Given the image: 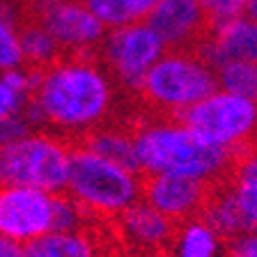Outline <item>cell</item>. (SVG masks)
I'll list each match as a JSON object with an SVG mask.
<instances>
[{
    "label": "cell",
    "mask_w": 257,
    "mask_h": 257,
    "mask_svg": "<svg viewBox=\"0 0 257 257\" xmlns=\"http://www.w3.org/2000/svg\"><path fill=\"white\" fill-rule=\"evenodd\" d=\"M115 108V80L94 55H62L37 71L26 117L32 128L83 140L108 124Z\"/></svg>",
    "instance_id": "obj_1"
},
{
    "label": "cell",
    "mask_w": 257,
    "mask_h": 257,
    "mask_svg": "<svg viewBox=\"0 0 257 257\" xmlns=\"http://www.w3.org/2000/svg\"><path fill=\"white\" fill-rule=\"evenodd\" d=\"M131 131L140 175H182L209 186L230 179L234 154L204 143L182 117L147 119Z\"/></svg>",
    "instance_id": "obj_2"
},
{
    "label": "cell",
    "mask_w": 257,
    "mask_h": 257,
    "mask_svg": "<svg viewBox=\"0 0 257 257\" xmlns=\"http://www.w3.org/2000/svg\"><path fill=\"white\" fill-rule=\"evenodd\" d=\"M64 193L80 207L90 223L110 225L143 195V175L74 143Z\"/></svg>",
    "instance_id": "obj_3"
},
{
    "label": "cell",
    "mask_w": 257,
    "mask_h": 257,
    "mask_svg": "<svg viewBox=\"0 0 257 257\" xmlns=\"http://www.w3.org/2000/svg\"><path fill=\"white\" fill-rule=\"evenodd\" d=\"M218 87L216 69L198 48H168L138 85V96L166 117H182Z\"/></svg>",
    "instance_id": "obj_4"
},
{
    "label": "cell",
    "mask_w": 257,
    "mask_h": 257,
    "mask_svg": "<svg viewBox=\"0 0 257 257\" xmlns=\"http://www.w3.org/2000/svg\"><path fill=\"white\" fill-rule=\"evenodd\" d=\"M74 143L46 128H30L0 145V186L64 191Z\"/></svg>",
    "instance_id": "obj_5"
},
{
    "label": "cell",
    "mask_w": 257,
    "mask_h": 257,
    "mask_svg": "<svg viewBox=\"0 0 257 257\" xmlns=\"http://www.w3.org/2000/svg\"><path fill=\"white\" fill-rule=\"evenodd\" d=\"M182 122L204 143L234 156L257 143V101L220 87L188 108Z\"/></svg>",
    "instance_id": "obj_6"
},
{
    "label": "cell",
    "mask_w": 257,
    "mask_h": 257,
    "mask_svg": "<svg viewBox=\"0 0 257 257\" xmlns=\"http://www.w3.org/2000/svg\"><path fill=\"white\" fill-rule=\"evenodd\" d=\"M96 51H99V62L110 74L115 85L136 92L145 74L168 48L159 39V35L143 21L106 30Z\"/></svg>",
    "instance_id": "obj_7"
},
{
    "label": "cell",
    "mask_w": 257,
    "mask_h": 257,
    "mask_svg": "<svg viewBox=\"0 0 257 257\" xmlns=\"http://www.w3.org/2000/svg\"><path fill=\"white\" fill-rule=\"evenodd\" d=\"M26 16L46 28L62 55H94L106 28L80 0H23Z\"/></svg>",
    "instance_id": "obj_8"
},
{
    "label": "cell",
    "mask_w": 257,
    "mask_h": 257,
    "mask_svg": "<svg viewBox=\"0 0 257 257\" xmlns=\"http://www.w3.org/2000/svg\"><path fill=\"white\" fill-rule=\"evenodd\" d=\"M55 193L30 186H0V234L21 246L53 230Z\"/></svg>",
    "instance_id": "obj_9"
},
{
    "label": "cell",
    "mask_w": 257,
    "mask_h": 257,
    "mask_svg": "<svg viewBox=\"0 0 257 257\" xmlns=\"http://www.w3.org/2000/svg\"><path fill=\"white\" fill-rule=\"evenodd\" d=\"M177 225L145 200L119 214L110 223V234L124 252L138 257H161L175 234Z\"/></svg>",
    "instance_id": "obj_10"
},
{
    "label": "cell",
    "mask_w": 257,
    "mask_h": 257,
    "mask_svg": "<svg viewBox=\"0 0 257 257\" xmlns=\"http://www.w3.org/2000/svg\"><path fill=\"white\" fill-rule=\"evenodd\" d=\"M211 188L214 186L182 175H143L140 200L179 225L202 214Z\"/></svg>",
    "instance_id": "obj_11"
},
{
    "label": "cell",
    "mask_w": 257,
    "mask_h": 257,
    "mask_svg": "<svg viewBox=\"0 0 257 257\" xmlns=\"http://www.w3.org/2000/svg\"><path fill=\"white\" fill-rule=\"evenodd\" d=\"M145 23L166 48H198L209 32V21L198 0H156Z\"/></svg>",
    "instance_id": "obj_12"
},
{
    "label": "cell",
    "mask_w": 257,
    "mask_h": 257,
    "mask_svg": "<svg viewBox=\"0 0 257 257\" xmlns=\"http://www.w3.org/2000/svg\"><path fill=\"white\" fill-rule=\"evenodd\" d=\"M198 51L214 69L234 60L257 62V21L243 14L239 19L211 26L198 44Z\"/></svg>",
    "instance_id": "obj_13"
},
{
    "label": "cell",
    "mask_w": 257,
    "mask_h": 257,
    "mask_svg": "<svg viewBox=\"0 0 257 257\" xmlns=\"http://www.w3.org/2000/svg\"><path fill=\"white\" fill-rule=\"evenodd\" d=\"M108 250L99 232L85 225L78 230H48L23 246V257H101Z\"/></svg>",
    "instance_id": "obj_14"
},
{
    "label": "cell",
    "mask_w": 257,
    "mask_h": 257,
    "mask_svg": "<svg viewBox=\"0 0 257 257\" xmlns=\"http://www.w3.org/2000/svg\"><path fill=\"white\" fill-rule=\"evenodd\" d=\"M161 257H225V239L202 216H195L177 225Z\"/></svg>",
    "instance_id": "obj_15"
},
{
    "label": "cell",
    "mask_w": 257,
    "mask_h": 257,
    "mask_svg": "<svg viewBox=\"0 0 257 257\" xmlns=\"http://www.w3.org/2000/svg\"><path fill=\"white\" fill-rule=\"evenodd\" d=\"M202 216L225 241L232 239L234 234L248 230L246 223H243V216H241L239 202H236V195L232 191L230 182H223L218 186L211 188L207 198V204L202 209Z\"/></svg>",
    "instance_id": "obj_16"
},
{
    "label": "cell",
    "mask_w": 257,
    "mask_h": 257,
    "mask_svg": "<svg viewBox=\"0 0 257 257\" xmlns=\"http://www.w3.org/2000/svg\"><path fill=\"white\" fill-rule=\"evenodd\" d=\"M26 19V3L0 0V71L23 67L21 23Z\"/></svg>",
    "instance_id": "obj_17"
},
{
    "label": "cell",
    "mask_w": 257,
    "mask_h": 257,
    "mask_svg": "<svg viewBox=\"0 0 257 257\" xmlns=\"http://www.w3.org/2000/svg\"><path fill=\"white\" fill-rule=\"evenodd\" d=\"M78 143H83L87 150H92L94 154L103 156V159H110L126 168H136L134 131H128V128L103 124V126L94 128L92 134H87L83 140H78Z\"/></svg>",
    "instance_id": "obj_18"
},
{
    "label": "cell",
    "mask_w": 257,
    "mask_h": 257,
    "mask_svg": "<svg viewBox=\"0 0 257 257\" xmlns=\"http://www.w3.org/2000/svg\"><path fill=\"white\" fill-rule=\"evenodd\" d=\"M106 30L143 23L156 0H80Z\"/></svg>",
    "instance_id": "obj_19"
},
{
    "label": "cell",
    "mask_w": 257,
    "mask_h": 257,
    "mask_svg": "<svg viewBox=\"0 0 257 257\" xmlns=\"http://www.w3.org/2000/svg\"><path fill=\"white\" fill-rule=\"evenodd\" d=\"M21 51L26 67L35 71L44 69L48 64H53L58 58H62V51L53 39V35L39 21L28 19V16L21 23Z\"/></svg>",
    "instance_id": "obj_20"
},
{
    "label": "cell",
    "mask_w": 257,
    "mask_h": 257,
    "mask_svg": "<svg viewBox=\"0 0 257 257\" xmlns=\"http://www.w3.org/2000/svg\"><path fill=\"white\" fill-rule=\"evenodd\" d=\"M216 83L220 90L257 101V62H225L216 67Z\"/></svg>",
    "instance_id": "obj_21"
},
{
    "label": "cell",
    "mask_w": 257,
    "mask_h": 257,
    "mask_svg": "<svg viewBox=\"0 0 257 257\" xmlns=\"http://www.w3.org/2000/svg\"><path fill=\"white\" fill-rule=\"evenodd\" d=\"M90 225L87 216L64 191L55 193L53 200V230H78Z\"/></svg>",
    "instance_id": "obj_22"
},
{
    "label": "cell",
    "mask_w": 257,
    "mask_h": 257,
    "mask_svg": "<svg viewBox=\"0 0 257 257\" xmlns=\"http://www.w3.org/2000/svg\"><path fill=\"white\" fill-rule=\"evenodd\" d=\"M198 5L207 16L209 28L246 14V0H198Z\"/></svg>",
    "instance_id": "obj_23"
},
{
    "label": "cell",
    "mask_w": 257,
    "mask_h": 257,
    "mask_svg": "<svg viewBox=\"0 0 257 257\" xmlns=\"http://www.w3.org/2000/svg\"><path fill=\"white\" fill-rule=\"evenodd\" d=\"M230 182L257 191V143H252L250 147H246L241 154L234 156Z\"/></svg>",
    "instance_id": "obj_24"
},
{
    "label": "cell",
    "mask_w": 257,
    "mask_h": 257,
    "mask_svg": "<svg viewBox=\"0 0 257 257\" xmlns=\"http://www.w3.org/2000/svg\"><path fill=\"white\" fill-rule=\"evenodd\" d=\"M225 257H257V227H248L225 241Z\"/></svg>",
    "instance_id": "obj_25"
},
{
    "label": "cell",
    "mask_w": 257,
    "mask_h": 257,
    "mask_svg": "<svg viewBox=\"0 0 257 257\" xmlns=\"http://www.w3.org/2000/svg\"><path fill=\"white\" fill-rule=\"evenodd\" d=\"M0 257H23V246L19 241L0 234Z\"/></svg>",
    "instance_id": "obj_26"
},
{
    "label": "cell",
    "mask_w": 257,
    "mask_h": 257,
    "mask_svg": "<svg viewBox=\"0 0 257 257\" xmlns=\"http://www.w3.org/2000/svg\"><path fill=\"white\" fill-rule=\"evenodd\" d=\"M246 16L257 21V0H246Z\"/></svg>",
    "instance_id": "obj_27"
},
{
    "label": "cell",
    "mask_w": 257,
    "mask_h": 257,
    "mask_svg": "<svg viewBox=\"0 0 257 257\" xmlns=\"http://www.w3.org/2000/svg\"><path fill=\"white\" fill-rule=\"evenodd\" d=\"M101 257H138V255H131V252H124V250H119V252H112L110 248H108V250L103 252Z\"/></svg>",
    "instance_id": "obj_28"
}]
</instances>
